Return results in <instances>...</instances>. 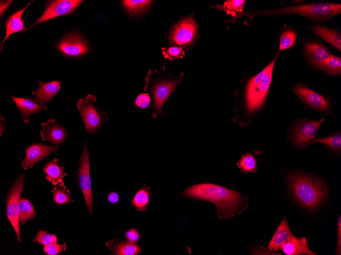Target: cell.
<instances>
[{"label": "cell", "instance_id": "5", "mask_svg": "<svg viewBox=\"0 0 341 255\" xmlns=\"http://www.w3.org/2000/svg\"><path fill=\"white\" fill-rule=\"evenodd\" d=\"M340 4L319 3L304 5L291 6L279 9L261 11L257 14L262 15H279L287 14H299L314 19H325L339 14Z\"/></svg>", "mask_w": 341, "mask_h": 255}, {"label": "cell", "instance_id": "27", "mask_svg": "<svg viewBox=\"0 0 341 255\" xmlns=\"http://www.w3.org/2000/svg\"><path fill=\"white\" fill-rule=\"evenodd\" d=\"M151 194L149 188L144 186L135 194L131 203L136 208L137 211L143 212L147 210V206L149 202V197Z\"/></svg>", "mask_w": 341, "mask_h": 255}, {"label": "cell", "instance_id": "11", "mask_svg": "<svg viewBox=\"0 0 341 255\" xmlns=\"http://www.w3.org/2000/svg\"><path fill=\"white\" fill-rule=\"evenodd\" d=\"M324 119L314 121L304 120L295 124L290 130L294 144L301 147L308 144L316 136Z\"/></svg>", "mask_w": 341, "mask_h": 255}, {"label": "cell", "instance_id": "4", "mask_svg": "<svg viewBox=\"0 0 341 255\" xmlns=\"http://www.w3.org/2000/svg\"><path fill=\"white\" fill-rule=\"evenodd\" d=\"M277 55L257 75L249 81L246 92V108L253 112L263 104L272 82L273 69Z\"/></svg>", "mask_w": 341, "mask_h": 255}, {"label": "cell", "instance_id": "14", "mask_svg": "<svg viewBox=\"0 0 341 255\" xmlns=\"http://www.w3.org/2000/svg\"><path fill=\"white\" fill-rule=\"evenodd\" d=\"M58 146L47 145L36 143L26 149V156L21 163L25 170L32 168L39 161L49 156L53 152H56Z\"/></svg>", "mask_w": 341, "mask_h": 255}, {"label": "cell", "instance_id": "28", "mask_svg": "<svg viewBox=\"0 0 341 255\" xmlns=\"http://www.w3.org/2000/svg\"><path fill=\"white\" fill-rule=\"evenodd\" d=\"M51 191L53 194L54 201L57 204H67L69 202H74L69 190L66 189L63 182L59 183L58 186L54 187Z\"/></svg>", "mask_w": 341, "mask_h": 255}, {"label": "cell", "instance_id": "29", "mask_svg": "<svg viewBox=\"0 0 341 255\" xmlns=\"http://www.w3.org/2000/svg\"><path fill=\"white\" fill-rule=\"evenodd\" d=\"M321 69L329 75H338L341 73V58L331 54L325 61Z\"/></svg>", "mask_w": 341, "mask_h": 255}, {"label": "cell", "instance_id": "37", "mask_svg": "<svg viewBox=\"0 0 341 255\" xmlns=\"http://www.w3.org/2000/svg\"><path fill=\"white\" fill-rule=\"evenodd\" d=\"M151 100L148 93H141L137 96L134 104L137 107L145 108L149 105Z\"/></svg>", "mask_w": 341, "mask_h": 255}, {"label": "cell", "instance_id": "6", "mask_svg": "<svg viewBox=\"0 0 341 255\" xmlns=\"http://www.w3.org/2000/svg\"><path fill=\"white\" fill-rule=\"evenodd\" d=\"M96 98L91 94L80 99L77 103V109L84 123L85 129L93 133L108 120L107 114L95 105Z\"/></svg>", "mask_w": 341, "mask_h": 255}, {"label": "cell", "instance_id": "38", "mask_svg": "<svg viewBox=\"0 0 341 255\" xmlns=\"http://www.w3.org/2000/svg\"><path fill=\"white\" fill-rule=\"evenodd\" d=\"M140 234L135 229H130L125 233V238L131 243H135L138 242L140 239Z\"/></svg>", "mask_w": 341, "mask_h": 255}, {"label": "cell", "instance_id": "30", "mask_svg": "<svg viewBox=\"0 0 341 255\" xmlns=\"http://www.w3.org/2000/svg\"><path fill=\"white\" fill-rule=\"evenodd\" d=\"M314 143H322L328 146L333 151L340 150L341 135L340 133H336L328 137L317 139L310 141L308 145Z\"/></svg>", "mask_w": 341, "mask_h": 255}, {"label": "cell", "instance_id": "39", "mask_svg": "<svg viewBox=\"0 0 341 255\" xmlns=\"http://www.w3.org/2000/svg\"><path fill=\"white\" fill-rule=\"evenodd\" d=\"M336 254H341V217H339L337 226V240L336 246Z\"/></svg>", "mask_w": 341, "mask_h": 255}, {"label": "cell", "instance_id": "7", "mask_svg": "<svg viewBox=\"0 0 341 255\" xmlns=\"http://www.w3.org/2000/svg\"><path fill=\"white\" fill-rule=\"evenodd\" d=\"M26 175L19 174L8 192L6 200V214L8 219L17 235V240L21 242L18 220V204L23 189Z\"/></svg>", "mask_w": 341, "mask_h": 255}, {"label": "cell", "instance_id": "1", "mask_svg": "<svg viewBox=\"0 0 341 255\" xmlns=\"http://www.w3.org/2000/svg\"><path fill=\"white\" fill-rule=\"evenodd\" d=\"M182 195L213 203L216 206V215L221 219L240 214L248 205L247 196L211 183H201L189 186L183 192Z\"/></svg>", "mask_w": 341, "mask_h": 255}, {"label": "cell", "instance_id": "21", "mask_svg": "<svg viewBox=\"0 0 341 255\" xmlns=\"http://www.w3.org/2000/svg\"><path fill=\"white\" fill-rule=\"evenodd\" d=\"M292 234L288 222L286 218H284L272 237L267 245V248L273 251L282 250L283 245L289 239Z\"/></svg>", "mask_w": 341, "mask_h": 255}, {"label": "cell", "instance_id": "25", "mask_svg": "<svg viewBox=\"0 0 341 255\" xmlns=\"http://www.w3.org/2000/svg\"><path fill=\"white\" fill-rule=\"evenodd\" d=\"M36 213L30 201L26 199L20 200L18 204V220L23 224L30 219H34Z\"/></svg>", "mask_w": 341, "mask_h": 255}, {"label": "cell", "instance_id": "40", "mask_svg": "<svg viewBox=\"0 0 341 255\" xmlns=\"http://www.w3.org/2000/svg\"><path fill=\"white\" fill-rule=\"evenodd\" d=\"M119 195L114 191L110 192L107 195V200L111 204H116L119 202Z\"/></svg>", "mask_w": 341, "mask_h": 255}, {"label": "cell", "instance_id": "20", "mask_svg": "<svg viewBox=\"0 0 341 255\" xmlns=\"http://www.w3.org/2000/svg\"><path fill=\"white\" fill-rule=\"evenodd\" d=\"M282 250L287 255H315L308 247L306 237L297 238L292 234L283 245Z\"/></svg>", "mask_w": 341, "mask_h": 255}, {"label": "cell", "instance_id": "22", "mask_svg": "<svg viewBox=\"0 0 341 255\" xmlns=\"http://www.w3.org/2000/svg\"><path fill=\"white\" fill-rule=\"evenodd\" d=\"M57 161L58 159L54 158L46 163L43 169L45 174V179L55 186L62 183L64 176L66 175L64 173V167L57 163Z\"/></svg>", "mask_w": 341, "mask_h": 255}, {"label": "cell", "instance_id": "17", "mask_svg": "<svg viewBox=\"0 0 341 255\" xmlns=\"http://www.w3.org/2000/svg\"><path fill=\"white\" fill-rule=\"evenodd\" d=\"M31 3H29L26 6L20 10H18L10 15L3 25L6 28V35L1 44V51L3 50L4 42L9 37L15 34L22 32L28 30L24 26L25 20L22 19V15L25 10L29 7Z\"/></svg>", "mask_w": 341, "mask_h": 255}, {"label": "cell", "instance_id": "13", "mask_svg": "<svg viewBox=\"0 0 341 255\" xmlns=\"http://www.w3.org/2000/svg\"><path fill=\"white\" fill-rule=\"evenodd\" d=\"M293 92L309 106L322 111H327L330 108L329 100L326 97L313 91L303 84H298Z\"/></svg>", "mask_w": 341, "mask_h": 255}, {"label": "cell", "instance_id": "31", "mask_svg": "<svg viewBox=\"0 0 341 255\" xmlns=\"http://www.w3.org/2000/svg\"><path fill=\"white\" fill-rule=\"evenodd\" d=\"M237 165L241 172L252 173L257 169L256 160L252 154L242 156L237 162Z\"/></svg>", "mask_w": 341, "mask_h": 255}, {"label": "cell", "instance_id": "12", "mask_svg": "<svg viewBox=\"0 0 341 255\" xmlns=\"http://www.w3.org/2000/svg\"><path fill=\"white\" fill-rule=\"evenodd\" d=\"M57 49L62 54L77 57L87 53L89 45L85 38L78 33L71 32L62 38L57 44Z\"/></svg>", "mask_w": 341, "mask_h": 255}, {"label": "cell", "instance_id": "18", "mask_svg": "<svg viewBox=\"0 0 341 255\" xmlns=\"http://www.w3.org/2000/svg\"><path fill=\"white\" fill-rule=\"evenodd\" d=\"M305 49L306 55L310 63L320 68H322L325 61L331 55L327 48L318 42L306 43Z\"/></svg>", "mask_w": 341, "mask_h": 255}, {"label": "cell", "instance_id": "10", "mask_svg": "<svg viewBox=\"0 0 341 255\" xmlns=\"http://www.w3.org/2000/svg\"><path fill=\"white\" fill-rule=\"evenodd\" d=\"M83 2L81 0L50 1L42 14L29 29L61 16L72 14Z\"/></svg>", "mask_w": 341, "mask_h": 255}, {"label": "cell", "instance_id": "3", "mask_svg": "<svg viewBox=\"0 0 341 255\" xmlns=\"http://www.w3.org/2000/svg\"><path fill=\"white\" fill-rule=\"evenodd\" d=\"M164 70L160 72L151 70L145 76L146 84L143 89L152 96L153 102L150 108L153 109L152 117L155 119L158 114L163 115L161 109L170 94L181 82L183 73L176 76L164 74Z\"/></svg>", "mask_w": 341, "mask_h": 255}, {"label": "cell", "instance_id": "23", "mask_svg": "<svg viewBox=\"0 0 341 255\" xmlns=\"http://www.w3.org/2000/svg\"><path fill=\"white\" fill-rule=\"evenodd\" d=\"M312 31L315 35L340 51L341 35L339 32L320 25L314 26Z\"/></svg>", "mask_w": 341, "mask_h": 255}, {"label": "cell", "instance_id": "8", "mask_svg": "<svg viewBox=\"0 0 341 255\" xmlns=\"http://www.w3.org/2000/svg\"><path fill=\"white\" fill-rule=\"evenodd\" d=\"M198 33V24L191 16L181 18L171 29L169 42L174 45L186 47L195 41Z\"/></svg>", "mask_w": 341, "mask_h": 255}, {"label": "cell", "instance_id": "34", "mask_svg": "<svg viewBox=\"0 0 341 255\" xmlns=\"http://www.w3.org/2000/svg\"><path fill=\"white\" fill-rule=\"evenodd\" d=\"M33 242H37L44 246L57 243V237L54 234H48L46 231L39 230L35 235Z\"/></svg>", "mask_w": 341, "mask_h": 255}, {"label": "cell", "instance_id": "24", "mask_svg": "<svg viewBox=\"0 0 341 255\" xmlns=\"http://www.w3.org/2000/svg\"><path fill=\"white\" fill-rule=\"evenodd\" d=\"M106 245L111 250L112 254L136 255L141 250L139 245L130 242L116 241L113 243L110 241L106 243Z\"/></svg>", "mask_w": 341, "mask_h": 255}, {"label": "cell", "instance_id": "16", "mask_svg": "<svg viewBox=\"0 0 341 255\" xmlns=\"http://www.w3.org/2000/svg\"><path fill=\"white\" fill-rule=\"evenodd\" d=\"M38 82L39 87L32 92L34 96L33 100L40 103V105L44 106L46 103L51 102L52 99L59 91L61 89V82L57 80L47 82L39 80Z\"/></svg>", "mask_w": 341, "mask_h": 255}, {"label": "cell", "instance_id": "2", "mask_svg": "<svg viewBox=\"0 0 341 255\" xmlns=\"http://www.w3.org/2000/svg\"><path fill=\"white\" fill-rule=\"evenodd\" d=\"M289 191L294 199L304 208L314 211L325 202L328 189L325 183L316 177L301 173L287 176Z\"/></svg>", "mask_w": 341, "mask_h": 255}, {"label": "cell", "instance_id": "9", "mask_svg": "<svg viewBox=\"0 0 341 255\" xmlns=\"http://www.w3.org/2000/svg\"><path fill=\"white\" fill-rule=\"evenodd\" d=\"M79 187L84 197L86 206L90 213H93L92 202L93 201L91 190V183L90 174L89 152L85 141L82 152L77 173Z\"/></svg>", "mask_w": 341, "mask_h": 255}, {"label": "cell", "instance_id": "41", "mask_svg": "<svg viewBox=\"0 0 341 255\" xmlns=\"http://www.w3.org/2000/svg\"><path fill=\"white\" fill-rule=\"evenodd\" d=\"M12 2V1H1V17L7 10Z\"/></svg>", "mask_w": 341, "mask_h": 255}, {"label": "cell", "instance_id": "26", "mask_svg": "<svg viewBox=\"0 0 341 255\" xmlns=\"http://www.w3.org/2000/svg\"><path fill=\"white\" fill-rule=\"evenodd\" d=\"M152 1L126 0L122 3L125 9L131 14L137 15L145 12L150 7Z\"/></svg>", "mask_w": 341, "mask_h": 255}, {"label": "cell", "instance_id": "33", "mask_svg": "<svg viewBox=\"0 0 341 255\" xmlns=\"http://www.w3.org/2000/svg\"><path fill=\"white\" fill-rule=\"evenodd\" d=\"M246 1L231 0L225 2L222 6L217 5V8L221 10H224L227 13H235L242 11Z\"/></svg>", "mask_w": 341, "mask_h": 255}, {"label": "cell", "instance_id": "32", "mask_svg": "<svg viewBox=\"0 0 341 255\" xmlns=\"http://www.w3.org/2000/svg\"><path fill=\"white\" fill-rule=\"evenodd\" d=\"M297 35L295 31L288 30L284 31L280 38L279 51L292 47L296 40Z\"/></svg>", "mask_w": 341, "mask_h": 255}, {"label": "cell", "instance_id": "15", "mask_svg": "<svg viewBox=\"0 0 341 255\" xmlns=\"http://www.w3.org/2000/svg\"><path fill=\"white\" fill-rule=\"evenodd\" d=\"M42 129L40 135L42 141L48 140L52 145H61L67 137V132L65 129L55 120L50 119L41 123Z\"/></svg>", "mask_w": 341, "mask_h": 255}, {"label": "cell", "instance_id": "42", "mask_svg": "<svg viewBox=\"0 0 341 255\" xmlns=\"http://www.w3.org/2000/svg\"><path fill=\"white\" fill-rule=\"evenodd\" d=\"M0 123H1L0 126H1V136L2 135V134L5 130V121L2 116L1 117Z\"/></svg>", "mask_w": 341, "mask_h": 255}, {"label": "cell", "instance_id": "35", "mask_svg": "<svg viewBox=\"0 0 341 255\" xmlns=\"http://www.w3.org/2000/svg\"><path fill=\"white\" fill-rule=\"evenodd\" d=\"M162 51L164 57L170 61L181 59L185 54L184 51L181 47L174 46L168 48L163 47L162 48Z\"/></svg>", "mask_w": 341, "mask_h": 255}, {"label": "cell", "instance_id": "19", "mask_svg": "<svg viewBox=\"0 0 341 255\" xmlns=\"http://www.w3.org/2000/svg\"><path fill=\"white\" fill-rule=\"evenodd\" d=\"M15 102L16 106L21 114L23 121L28 123L29 117L33 114L40 112L42 110L47 109L46 106H41L30 98L17 97L8 95Z\"/></svg>", "mask_w": 341, "mask_h": 255}, {"label": "cell", "instance_id": "36", "mask_svg": "<svg viewBox=\"0 0 341 255\" xmlns=\"http://www.w3.org/2000/svg\"><path fill=\"white\" fill-rule=\"evenodd\" d=\"M67 248L65 243L63 244H58L54 243L45 245L43 247V252L47 255H58L65 251Z\"/></svg>", "mask_w": 341, "mask_h": 255}]
</instances>
